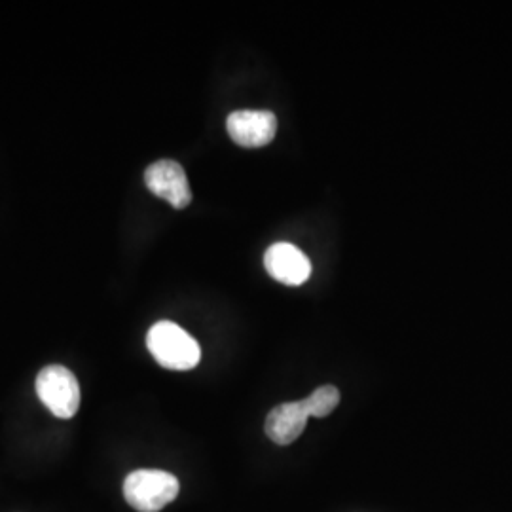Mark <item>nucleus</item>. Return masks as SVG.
<instances>
[{"instance_id":"5","label":"nucleus","mask_w":512,"mask_h":512,"mask_svg":"<svg viewBox=\"0 0 512 512\" xmlns=\"http://www.w3.org/2000/svg\"><path fill=\"white\" fill-rule=\"evenodd\" d=\"M226 129L239 147H266L274 141L277 118L270 110H236L228 116Z\"/></svg>"},{"instance_id":"8","label":"nucleus","mask_w":512,"mask_h":512,"mask_svg":"<svg viewBox=\"0 0 512 512\" xmlns=\"http://www.w3.org/2000/svg\"><path fill=\"white\" fill-rule=\"evenodd\" d=\"M306 401L310 404L311 416L327 418L330 412L340 404V391L334 385H321Z\"/></svg>"},{"instance_id":"7","label":"nucleus","mask_w":512,"mask_h":512,"mask_svg":"<svg viewBox=\"0 0 512 512\" xmlns=\"http://www.w3.org/2000/svg\"><path fill=\"white\" fill-rule=\"evenodd\" d=\"M310 416V404L306 399L279 404L266 418V435L279 446L293 444L304 433Z\"/></svg>"},{"instance_id":"1","label":"nucleus","mask_w":512,"mask_h":512,"mask_svg":"<svg viewBox=\"0 0 512 512\" xmlns=\"http://www.w3.org/2000/svg\"><path fill=\"white\" fill-rule=\"evenodd\" d=\"M148 351L169 370H192L202 359L200 344L179 325L160 321L147 334Z\"/></svg>"},{"instance_id":"2","label":"nucleus","mask_w":512,"mask_h":512,"mask_svg":"<svg viewBox=\"0 0 512 512\" xmlns=\"http://www.w3.org/2000/svg\"><path fill=\"white\" fill-rule=\"evenodd\" d=\"M177 476L160 469H139L124 480V497L139 512H160L179 495Z\"/></svg>"},{"instance_id":"4","label":"nucleus","mask_w":512,"mask_h":512,"mask_svg":"<svg viewBox=\"0 0 512 512\" xmlns=\"http://www.w3.org/2000/svg\"><path fill=\"white\" fill-rule=\"evenodd\" d=\"M148 190L171 203L175 209H184L192 202V190L183 165L175 160H158L145 171Z\"/></svg>"},{"instance_id":"3","label":"nucleus","mask_w":512,"mask_h":512,"mask_svg":"<svg viewBox=\"0 0 512 512\" xmlns=\"http://www.w3.org/2000/svg\"><path fill=\"white\" fill-rule=\"evenodd\" d=\"M38 399L59 420H71L80 408V385L69 368L50 365L37 376Z\"/></svg>"},{"instance_id":"6","label":"nucleus","mask_w":512,"mask_h":512,"mask_svg":"<svg viewBox=\"0 0 512 512\" xmlns=\"http://www.w3.org/2000/svg\"><path fill=\"white\" fill-rule=\"evenodd\" d=\"M266 272L274 277L275 281L283 285L298 287L308 281L311 274V262L293 243H274L264 255Z\"/></svg>"}]
</instances>
